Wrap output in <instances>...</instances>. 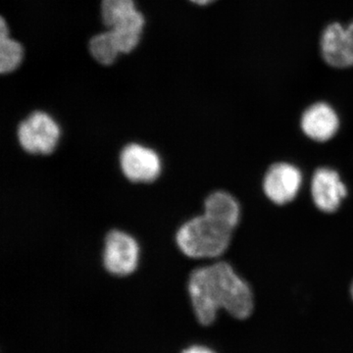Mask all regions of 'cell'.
I'll return each instance as SVG.
<instances>
[{
	"label": "cell",
	"mask_w": 353,
	"mask_h": 353,
	"mask_svg": "<svg viewBox=\"0 0 353 353\" xmlns=\"http://www.w3.org/2000/svg\"><path fill=\"white\" fill-rule=\"evenodd\" d=\"M189 292L197 320L204 326L215 321L220 309L243 320L252 315L254 307L250 285L227 262L192 271Z\"/></svg>",
	"instance_id": "cell-1"
},
{
	"label": "cell",
	"mask_w": 353,
	"mask_h": 353,
	"mask_svg": "<svg viewBox=\"0 0 353 353\" xmlns=\"http://www.w3.org/2000/svg\"><path fill=\"white\" fill-rule=\"evenodd\" d=\"M134 0H103L102 1V18L109 28L120 22L129 14L134 12Z\"/></svg>",
	"instance_id": "cell-13"
},
{
	"label": "cell",
	"mask_w": 353,
	"mask_h": 353,
	"mask_svg": "<svg viewBox=\"0 0 353 353\" xmlns=\"http://www.w3.org/2000/svg\"><path fill=\"white\" fill-rule=\"evenodd\" d=\"M90 50L94 59L103 65L112 64L120 53L111 31L92 38L90 43Z\"/></svg>",
	"instance_id": "cell-12"
},
{
	"label": "cell",
	"mask_w": 353,
	"mask_h": 353,
	"mask_svg": "<svg viewBox=\"0 0 353 353\" xmlns=\"http://www.w3.org/2000/svg\"><path fill=\"white\" fill-rule=\"evenodd\" d=\"M23 58V48L17 41L8 37L6 22L0 26V71L10 73L19 66Z\"/></svg>",
	"instance_id": "cell-11"
},
{
	"label": "cell",
	"mask_w": 353,
	"mask_h": 353,
	"mask_svg": "<svg viewBox=\"0 0 353 353\" xmlns=\"http://www.w3.org/2000/svg\"><path fill=\"white\" fill-rule=\"evenodd\" d=\"M313 201L323 212H334L347 196V187L341 182L338 172L330 168H320L313 175L311 182Z\"/></svg>",
	"instance_id": "cell-7"
},
{
	"label": "cell",
	"mask_w": 353,
	"mask_h": 353,
	"mask_svg": "<svg viewBox=\"0 0 353 353\" xmlns=\"http://www.w3.org/2000/svg\"><path fill=\"white\" fill-rule=\"evenodd\" d=\"M350 292H352V299H353V283H352V289H350Z\"/></svg>",
	"instance_id": "cell-17"
},
{
	"label": "cell",
	"mask_w": 353,
	"mask_h": 353,
	"mask_svg": "<svg viewBox=\"0 0 353 353\" xmlns=\"http://www.w3.org/2000/svg\"><path fill=\"white\" fill-rule=\"evenodd\" d=\"M321 50L323 58L330 66L334 68L353 66L347 27L339 23L329 25L322 34Z\"/></svg>",
	"instance_id": "cell-9"
},
{
	"label": "cell",
	"mask_w": 353,
	"mask_h": 353,
	"mask_svg": "<svg viewBox=\"0 0 353 353\" xmlns=\"http://www.w3.org/2000/svg\"><path fill=\"white\" fill-rule=\"evenodd\" d=\"M139 248L137 241L125 232L113 230L104 241L103 264L109 273L128 276L139 263Z\"/></svg>",
	"instance_id": "cell-4"
},
{
	"label": "cell",
	"mask_w": 353,
	"mask_h": 353,
	"mask_svg": "<svg viewBox=\"0 0 353 353\" xmlns=\"http://www.w3.org/2000/svg\"><path fill=\"white\" fill-rule=\"evenodd\" d=\"M340 127V120L334 109L325 102H318L304 111L301 128L306 136L316 141H327L333 138Z\"/></svg>",
	"instance_id": "cell-8"
},
{
	"label": "cell",
	"mask_w": 353,
	"mask_h": 353,
	"mask_svg": "<svg viewBox=\"0 0 353 353\" xmlns=\"http://www.w3.org/2000/svg\"><path fill=\"white\" fill-rule=\"evenodd\" d=\"M303 183L301 172L294 165L277 163L272 165L263 181L265 194L276 204L289 203L296 199Z\"/></svg>",
	"instance_id": "cell-6"
},
{
	"label": "cell",
	"mask_w": 353,
	"mask_h": 353,
	"mask_svg": "<svg viewBox=\"0 0 353 353\" xmlns=\"http://www.w3.org/2000/svg\"><path fill=\"white\" fill-rule=\"evenodd\" d=\"M143 24V15L134 10L111 28L110 31L120 53L130 52L138 46Z\"/></svg>",
	"instance_id": "cell-10"
},
{
	"label": "cell",
	"mask_w": 353,
	"mask_h": 353,
	"mask_svg": "<svg viewBox=\"0 0 353 353\" xmlns=\"http://www.w3.org/2000/svg\"><path fill=\"white\" fill-rule=\"evenodd\" d=\"M183 353H216L209 347H203V345H192L187 350H183Z\"/></svg>",
	"instance_id": "cell-14"
},
{
	"label": "cell",
	"mask_w": 353,
	"mask_h": 353,
	"mask_svg": "<svg viewBox=\"0 0 353 353\" xmlns=\"http://www.w3.org/2000/svg\"><path fill=\"white\" fill-rule=\"evenodd\" d=\"M241 218L239 202L226 192H213L206 199L204 213L181 226L176 243L190 259H215L226 252Z\"/></svg>",
	"instance_id": "cell-2"
},
{
	"label": "cell",
	"mask_w": 353,
	"mask_h": 353,
	"mask_svg": "<svg viewBox=\"0 0 353 353\" xmlns=\"http://www.w3.org/2000/svg\"><path fill=\"white\" fill-rule=\"evenodd\" d=\"M120 166L128 180L134 183H152L161 172V160L152 148L130 143L120 153Z\"/></svg>",
	"instance_id": "cell-5"
},
{
	"label": "cell",
	"mask_w": 353,
	"mask_h": 353,
	"mask_svg": "<svg viewBox=\"0 0 353 353\" xmlns=\"http://www.w3.org/2000/svg\"><path fill=\"white\" fill-rule=\"evenodd\" d=\"M21 148L30 154L48 155L54 152L60 128L48 114L37 111L23 121L17 130Z\"/></svg>",
	"instance_id": "cell-3"
},
{
	"label": "cell",
	"mask_w": 353,
	"mask_h": 353,
	"mask_svg": "<svg viewBox=\"0 0 353 353\" xmlns=\"http://www.w3.org/2000/svg\"><path fill=\"white\" fill-rule=\"evenodd\" d=\"M348 43H350V50H352L353 57V22L350 23L347 27Z\"/></svg>",
	"instance_id": "cell-15"
},
{
	"label": "cell",
	"mask_w": 353,
	"mask_h": 353,
	"mask_svg": "<svg viewBox=\"0 0 353 353\" xmlns=\"http://www.w3.org/2000/svg\"><path fill=\"white\" fill-rule=\"evenodd\" d=\"M194 3L199 4V6H208L211 2L215 1V0H192Z\"/></svg>",
	"instance_id": "cell-16"
}]
</instances>
